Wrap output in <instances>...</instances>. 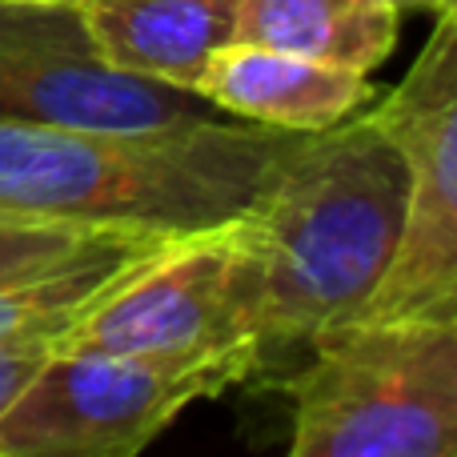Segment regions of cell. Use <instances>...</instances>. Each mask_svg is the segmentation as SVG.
Segmentation results:
<instances>
[{"instance_id":"obj_8","label":"cell","mask_w":457,"mask_h":457,"mask_svg":"<svg viewBox=\"0 0 457 457\" xmlns=\"http://www.w3.org/2000/svg\"><path fill=\"white\" fill-rule=\"evenodd\" d=\"M193 96L233 120L281 133H321L361 112L378 96V88L370 72L253 40H228L205 61Z\"/></svg>"},{"instance_id":"obj_5","label":"cell","mask_w":457,"mask_h":457,"mask_svg":"<svg viewBox=\"0 0 457 457\" xmlns=\"http://www.w3.org/2000/svg\"><path fill=\"white\" fill-rule=\"evenodd\" d=\"M378 101V96H373ZM405 165V209L378 289L349 321H457V12H437L410 72L370 109Z\"/></svg>"},{"instance_id":"obj_2","label":"cell","mask_w":457,"mask_h":457,"mask_svg":"<svg viewBox=\"0 0 457 457\" xmlns=\"http://www.w3.org/2000/svg\"><path fill=\"white\" fill-rule=\"evenodd\" d=\"M289 137L221 117L185 129L0 120V213L133 237L197 233L253 205Z\"/></svg>"},{"instance_id":"obj_13","label":"cell","mask_w":457,"mask_h":457,"mask_svg":"<svg viewBox=\"0 0 457 457\" xmlns=\"http://www.w3.org/2000/svg\"><path fill=\"white\" fill-rule=\"evenodd\" d=\"M53 345H56V333H37V337H21V341H4L0 345V418L24 394L32 373L53 353Z\"/></svg>"},{"instance_id":"obj_11","label":"cell","mask_w":457,"mask_h":457,"mask_svg":"<svg viewBox=\"0 0 457 457\" xmlns=\"http://www.w3.org/2000/svg\"><path fill=\"white\" fill-rule=\"evenodd\" d=\"M165 237H133L117 233L104 237L88 253L64 261L37 277L0 281V345L37 333H61L77 309H85L112 277H120L145 249H153Z\"/></svg>"},{"instance_id":"obj_3","label":"cell","mask_w":457,"mask_h":457,"mask_svg":"<svg viewBox=\"0 0 457 457\" xmlns=\"http://www.w3.org/2000/svg\"><path fill=\"white\" fill-rule=\"evenodd\" d=\"M289 378L293 457H453L457 321H341Z\"/></svg>"},{"instance_id":"obj_10","label":"cell","mask_w":457,"mask_h":457,"mask_svg":"<svg viewBox=\"0 0 457 457\" xmlns=\"http://www.w3.org/2000/svg\"><path fill=\"white\" fill-rule=\"evenodd\" d=\"M397 37L402 12L394 0H241L233 40L373 72L389 61Z\"/></svg>"},{"instance_id":"obj_4","label":"cell","mask_w":457,"mask_h":457,"mask_svg":"<svg viewBox=\"0 0 457 457\" xmlns=\"http://www.w3.org/2000/svg\"><path fill=\"white\" fill-rule=\"evenodd\" d=\"M253 349L213 357H137L61 349L45 357L0 418V457H133L185 410L249 381Z\"/></svg>"},{"instance_id":"obj_15","label":"cell","mask_w":457,"mask_h":457,"mask_svg":"<svg viewBox=\"0 0 457 457\" xmlns=\"http://www.w3.org/2000/svg\"><path fill=\"white\" fill-rule=\"evenodd\" d=\"M40 4H72V8H80L85 0H40Z\"/></svg>"},{"instance_id":"obj_12","label":"cell","mask_w":457,"mask_h":457,"mask_svg":"<svg viewBox=\"0 0 457 457\" xmlns=\"http://www.w3.org/2000/svg\"><path fill=\"white\" fill-rule=\"evenodd\" d=\"M104 237H117V233L0 213V281H21V277L48 273V269L64 265V261L88 253L93 245H101Z\"/></svg>"},{"instance_id":"obj_7","label":"cell","mask_w":457,"mask_h":457,"mask_svg":"<svg viewBox=\"0 0 457 457\" xmlns=\"http://www.w3.org/2000/svg\"><path fill=\"white\" fill-rule=\"evenodd\" d=\"M221 117L201 96L120 72L80 8L0 0V120L69 129H185Z\"/></svg>"},{"instance_id":"obj_9","label":"cell","mask_w":457,"mask_h":457,"mask_svg":"<svg viewBox=\"0 0 457 457\" xmlns=\"http://www.w3.org/2000/svg\"><path fill=\"white\" fill-rule=\"evenodd\" d=\"M241 0H85L80 21L120 72L193 93L205 61L237 37Z\"/></svg>"},{"instance_id":"obj_6","label":"cell","mask_w":457,"mask_h":457,"mask_svg":"<svg viewBox=\"0 0 457 457\" xmlns=\"http://www.w3.org/2000/svg\"><path fill=\"white\" fill-rule=\"evenodd\" d=\"M233 221L165 237L145 249L64 321L56 345L137 357H213L253 349L261 357L241 309Z\"/></svg>"},{"instance_id":"obj_1","label":"cell","mask_w":457,"mask_h":457,"mask_svg":"<svg viewBox=\"0 0 457 457\" xmlns=\"http://www.w3.org/2000/svg\"><path fill=\"white\" fill-rule=\"evenodd\" d=\"M405 165L370 109L293 133L233 221L241 309L261 361L305 349L370 301L397 245Z\"/></svg>"},{"instance_id":"obj_14","label":"cell","mask_w":457,"mask_h":457,"mask_svg":"<svg viewBox=\"0 0 457 457\" xmlns=\"http://www.w3.org/2000/svg\"><path fill=\"white\" fill-rule=\"evenodd\" d=\"M394 4H397V12H450V8H453V0H394Z\"/></svg>"}]
</instances>
